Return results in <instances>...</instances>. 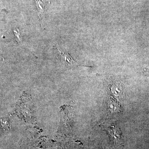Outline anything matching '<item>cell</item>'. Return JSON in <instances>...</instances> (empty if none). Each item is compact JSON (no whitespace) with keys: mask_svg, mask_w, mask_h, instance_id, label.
Returning a JSON list of instances; mask_svg holds the SVG:
<instances>
[{"mask_svg":"<svg viewBox=\"0 0 149 149\" xmlns=\"http://www.w3.org/2000/svg\"><path fill=\"white\" fill-rule=\"evenodd\" d=\"M36 2L37 3V6L40 16V15L45 10V6L43 2V0H36Z\"/></svg>","mask_w":149,"mask_h":149,"instance_id":"3","label":"cell"},{"mask_svg":"<svg viewBox=\"0 0 149 149\" xmlns=\"http://www.w3.org/2000/svg\"><path fill=\"white\" fill-rule=\"evenodd\" d=\"M57 50V56L61 62L67 68H71L77 67L79 65L74 61L72 57L67 52H62L58 48L55 47Z\"/></svg>","mask_w":149,"mask_h":149,"instance_id":"1","label":"cell"},{"mask_svg":"<svg viewBox=\"0 0 149 149\" xmlns=\"http://www.w3.org/2000/svg\"><path fill=\"white\" fill-rule=\"evenodd\" d=\"M107 130L113 141L117 143H119L120 141L121 134L120 129L116 125H111L107 128Z\"/></svg>","mask_w":149,"mask_h":149,"instance_id":"2","label":"cell"},{"mask_svg":"<svg viewBox=\"0 0 149 149\" xmlns=\"http://www.w3.org/2000/svg\"></svg>","mask_w":149,"mask_h":149,"instance_id":"5","label":"cell"},{"mask_svg":"<svg viewBox=\"0 0 149 149\" xmlns=\"http://www.w3.org/2000/svg\"><path fill=\"white\" fill-rule=\"evenodd\" d=\"M14 34L15 37V40L18 43L21 42V40L19 38V30L18 29H14L13 30Z\"/></svg>","mask_w":149,"mask_h":149,"instance_id":"4","label":"cell"}]
</instances>
